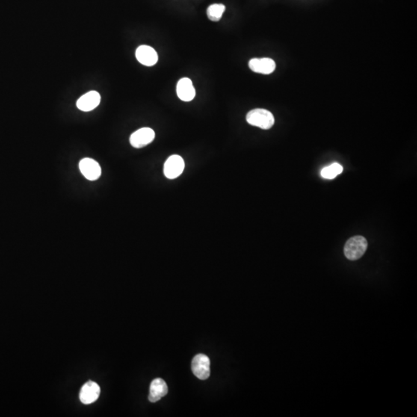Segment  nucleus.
<instances>
[{
  "mask_svg": "<svg viewBox=\"0 0 417 417\" xmlns=\"http://www.w3.org/2000/svg\"><path fill=\"white\" fill-rule=\"evenodd\" d=\"M368 242L362 236L352 237L346 242L344 247V253L346 258L350 261L360 259L366 251Z\"/></svg>",
  "mask_w": 417,
  "mask_h": 417,
  "instance_id": "nucleus-1",
  "label": "nucleus"
},
{
  "mask_svg": "<svg viewBox=\"0 0 417 417\" xmlns=\"http://www.w3.org/2000/svg\"><path fill=\"white\" fill-rule=\"evenodd\" d=\"M247 122L261 129H270L274 124V117L270 111L262 108L252 110L247 114Z\"/></svg>",
  "mask_w": 417,
  "mask_h": 417,
  "instance_id": "nucleus-2",
  "label": "nucleus"
},
{
  "mask_svg": "<svg viewBox=\"0 0 417 417\" xmlns=\"http://www.w3.org/2000/svg\"><path fill=\"white\" fill-rule=\"evenodd\" d=\"M185 169V161L180 155H173L169 157L164 165V175L169 179L179 177Z\"/></svg>",
  "mask_w": 417,
  "mask_h": 417,
  "instance_id": "nucleus-3",
  "label": "nucleus"
},
{
  "mask_svg": "<svg viewBox=\"0 0 417 417\" xmlns=\"http://www.w3.org/2000/svg\"><path fill=\"white\" fill-rule=\"evenodd\" d=\"M193 374L201 380H205L211 375V361L205 355L199 354L192 361Z\"/></svg>",
  "mask_w": 417,
  "mask_h": 417,
  "instance_id": "nucleus-4",
  "label": "nucleus"
},
{
  "mask_svg": "<svg viewBox=\"0 0 417 417\" xmlns=\"http://www.w3.org/2000/svg\"><path fill=\"white\" fill-rule=\"evenodd\" d=\"M155 136V131L152 128H140L131 134L130 137V143L133 147L141 149L152 143Z\"/></svg>",
  "mask_w": 417,
  "mask_h": 417,
  "instance_id": "nucleus-5",
  "label": "nucleus"
},
{
  "mask_svg": "<svg viewBox=\"0 0 417 417\" xmlns=\"http://www.w3.org/2000/svg\"><path fill=\"white\" fill-rule=\"evenodd\" d=\"M79 168L83 176L88 180H97L101 176V166L92 158H85L81 160L79 163Z\"/></svg>",
  "mask_w": 417,
  "mask_h": 417,
  "instance_id": "nucleus-6",
  "label": "nucleus"
},
{
  "mask_svg": "<svg viewBox=\"0 0 417 417\" xmlns=\"http://www.w3.org/2000/svg\"><path fill=\"white\" fill-rule=\"evenodd\" d=\"M135 56L139 63L147 66H154L158 60L155 50L147 45L138 47L136 50Z\"/></svg>",
  "mask_w": 417,
  "mask_h": 417,
  "instance_id": "nucleus-7",
  "label": "nucleus"
},
{
  "mask_svg": "<svg viewBox=\"0 0 417 417\" xmlns=\"http://www.w3.org/2000/svg\"><path fill=\"white\" fill-rule=\"evenodd\" d=\"M101 392L100 386L96 382L89 381L81 388L80 392V400L84 404H90L98 400Z\"/></svg>",
  "mask_w": 417,
  "mask_h": 417,
  "instance_id": "nucleus-8",
  "label": "nucleus"
},
{
  "mask_svg": "<svg viewBox=\"0 0 417 417\" xmlns=\"http://www.w3.org/2000/svg\"><path fill=\"white\" fill-rule=\"evenodd\" d=\"M249 67L255 73L270 75L274 72L276 63L270 58H253L249 62Z\"/></svg>",
  "mask_w": 417,
  "mask_h": 417,
  "instance_id": "nucleus-9",
  "label": "nucleus"
},
{
  "mask_svg": "<svg viewBox=\"0 0 417 417\" xmlns=\"http://www.w3.org/2000/svg\"><path fill=\"white\" fill-rule=\"evenodd\" d=\"M101 102L99 93L95 90L88 92L81 96L77 101V107L81 111H90L96 108Z\"/></svg>",
  "mask_w": 417,
  "mask_h": 417,
  "instance_id": "nucleus-10",
  "label": "nucleus"
},
{
  "mask_svg": "<svg viewBox=\"0 0 417 417\" xmlns=\"http://www.w3.org/2000/svg\"><path fill=\"white\" fill-rule=\"evenodd\" d=\"M176 92L179 99L183 101H191L196 96V90L190 78H183L179 80L176 87Z\"/></svg>",
  "mask_w": 417,
  "mask_h": 417,
  "instance_id": "nucleus-11",
  "label": "nucleus"
},
{
  "mask_svg": "<svg viewBox=\"0 0 417 417\" xmlns=\"http://www.w3.org/2000/svg\"><path fill=\"white\" fill-rule=\"evenodd\" d=\"M168 393V386L163 379L157 378L151 383L149 400L151 403H156Z\"/></svg>",
  "mask_w": 417,
  "mask_h": 417,
  "instance_id": "nucleus-12",
  "label": "nucleus"
},
{
  "mask_svg": "<svg viewBox=\"0 0 417 417\" xmlns=\"http://www.w3.org/2000/svg\"><path fill=\"white\" fill-rule=\"evenodd\" d=\"M226 7L223 4H213L207 9V16L213 22H218L221 19Z\"/></svg>",
  "mask_w": 417,
  "mask_h": 417,
  "instance_id": "nucleus-13",
  "label": "nucleus"
},
{
  "mask_svg": "<svg viewBox=\"0 0 417 417\" xmlns=\"http://www.w3.org/2000/svg\"><path fill=\"white\" fill-rule=\"evenodd\" d=\"M342 171L343 167L341 165L338 163H333L331 166L324 168L321 170V175L325 179H333L340 175Z\"/></svg>",
  "mask_w": 417,
  "mask_h": 417,
  "instance_id": "nucleus-14",
  "label": "nucleus"
}]
</instances>
